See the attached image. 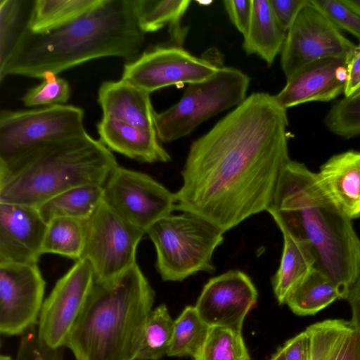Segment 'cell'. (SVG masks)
<instances>
[{"label": "cell", "instance_id": "obj_1", "mask_svg": "<svg viewBox=\"0 0 360 360\" xmlns=\"http://www.w3.org/2000/svg\"><path fill=\"white\" fill-rule=\"evenodd\" d=\"M286 109L264 92L248 96L194 141L175 193L176 210L224 233L267 211L289 161Z\"/></svg>", "mask_w": 360, "mask_h": 360}, {"label": "cell", "instance_id": "obj_2", "mask_svg": "<svg viewBox=\"0 0 360 360\" xmlns=\"http://www.w3.org/2000/svg\"><path fill=\"white\" fill-rule=\"evenodd\" d=\"M145 33L140 29L134 0H103L78 18L51 31L22 32L6 60L0 80L11 75L42 79L103 57L133 61L141 53Z\"/></svg>", "mask_w": 360, "mask_h": 360}, {"label": "cell", "instance_id": "obj_3", "mask_svg": "<svg viewBox=\"0 0 360 360\" xmlns=\"http://www.w3.org/2000/svg\"><path fill=\"white\" fill-rule=\"evenodd\" d=\"M267 212L278 227L305 240L316 267L338 288L342 299L360 276V238L349 219L329 198L316 173L289 160L278 178Z\"/></svg>", "mask_w": 360, "mask_h": 360}, {"label": "cell", "instance_id": "obj_4", "mask_svg": "<svg viewBox=\"0 0 360 360\" xmlns=\"http://www.w3.org/2000/svg\"><path fill=\"white\" fill-rule=\"evenodd\" d=\"M155 297L137 263L95 280L65 347L76 360H136Z\"/></svg>", "mask_w": 360, "mask_h": 360}, {"label": "cell", "instance_id": "obj_5", "mask_svg": "<svg viewBox=\"0 0 360 360\" xmlns=\"http://www.w3.org/2000/svg\"><path fill=\"white\" fill-rule=\"evenodd\" d=\"M117 166L112 151L88 133L45 142L0 160V202L38 207L77 186H104Z\"/></svg>", "mask_w": 360, "mask_h": 360}, {"label": "cell", "instance_id": "obj_6", "mask_svg": "<svg viewBox=\"0 0 360 360\" xmlns=\"http://www.w3.org/2000/svg\"><path fill=\"white\" fill-rule=\"evenodd\" d=\"M156 251L155 267L165 281H181L199 271H214L212 257L224 232L191 212L169 214L146 232Z\"/></svg>", "mask_w": 360, "mask_h": 360}, {"label": "cell", "instance_id": "obj_7", "mask_svg": "<svg viewBox=\"0 0 360 360\" xmlns=\"http://www.w3.org/2000/svg\"><path fill=\"white\" fill-rule=\"evenodd\" d=\"M250 77L233 67H220L212 76L188 84L181 98L173 105L155 114V128L160 142L184 137L210 118L246 98Z\"/></svg>", "mask_w": 360, "mask_h": 360}, {"label": "cell", "instance_id": "obj_8", "mask_svg": "<svg viewBox=\"0 0 360 360\" xmlns=\"http://www.w3.org/2000/svg\"><path fill=\"white\" fill-rule=\"evenodd\" d=\"M84 110L72 105L0 112V160L39 144L83 135Z\"/></svg>", "mask_w": 360, "mask_h": 360}, {"label": "cell", "instance_id": "obj_9", "mask_svg": "<svg viewBox=\"0 0 360 360\" xmlns=\"http://www.w3.org/2000/svg\"><path fill=\"white\" fill-rule=\"evenodd\" d=\"M221 64L217 51L197 57L181 45L158 46L125 63L121 79L150 94L164 87L206 79Z\"/></svg>", "mask_w": 360, "mask_h": 360}, {"label": "cell", "instance_id": "obj_10", "mask_svg": "<svg viewBox=\"0 0 360 360\" xmlns=\"http://www.w3.org/2000/svg\"><path fill=\"white\" fill-rule=\"evenodd\" d=\"M81 259L91 264L95 280L115 277L136 264V250L143 231L129 223L103 201L85 221Z\"/></svg>", "mask_w": 360, "mask_h": 360}, {"label": "cell", "instance_id": "obj_11", "mask_svg": "<svg viewBox=\"0 0 360 360\" xmlns=\"http://www.w3.org/2000/svg\"><path fill=\"white\" fill-rule=\"evenodd\" d=\"M103 201L145 233L176 210L175 193L147 174L117 166L103 186Z\"/></svg>", "mask_w": 360, "mask_h": 360}, {"label": "cell", "instance_id": "obj_12", "mask_svg": "<svg viewBox=\"0 0 360 360\" xmlns=\"http://www.w3.org/2000/svg\"><path fill=\"white\" fill-rule=\"evenodd\" d=\"M355 46L311 0H307L287 31L281 53V68L287 79L314 61L347 57Z\"/></svg>", "mask_w": 360, "mask_h": 360}, {"label": "cell", "instance_id": "obj_13", "mask_svg": "<svg viewBox=\"0 0 360 360\" xmlns=\"http://www.w3.org/2000/svg\"><path fill=\"white\" fill-rule=\"evenodd\" d=\"M95 281L89 262L81 259L56 283L44 300L37 323L39 339L50 347L66 346Z\"/></svg>", "mask_w": 360, "mask_h": 360}, {"label": "cell", "instance_id": "obj_14", "mask_svg": "<svg viewBox=\"0 0 360 360\" xmlns=\"http://www.w3.org/2000/svg\"><path fill=\"white\" fill-rule=\"evenodd\" d=\"M46 282L37 264L0 263V332L22 335L36 326Z\"/></svg>", "mask_w": 360, "mask_h": 360}, {"label": "cell", "instance_id": "obj_15", "mask_svg": "<svg viewBox=\"0 0 360 360\" xmlns=\"http://www.w3.org/2000/svg\"><path fill=\"white\" fill-rule=\"evenodd\" d=\"M257 297V290L250 278L242 271L230 270L208 281L195 307L210 326L241 331Z\"/></svg>", "mask_w": 360, "mask_h": 360}, {"label": "cell", "instance_id": "obj_16", "mask_svg": "<svg viewBox=\"0 0 360 360\" xmlns=\"http://www.w3.org/2000/svg\"><path fill=\"white\" fill-rule=\"evenodd\" d=\"M46 227L37 207L0 202V263L37 264Z\"/></svg>", "mask_w": 360, "mask_h": 360}, {"label": "cell", "instance_id": "obj_17", "mask_svg": "<svg viewBox=\"0 0 360 360\" xmlns=\"http://www.w3.org/2000/svg\"><path fill=\"white\" fill-rule=\"evenodd\" d=\"M347 81L346 57L323 58L304 66L275 96L285 109L313 101H329L343 94Z\"/></svg>", "mask_w": 360, "mask_h": 360}, {"label": "cell", "instance_id": "obj_18", "mask_svg": "<svg viewBox=\"0 0 360 360\" xmlns=\"http://www.w3.org/2000/svg\"><path fill=\"white\" fill-rule=\"evenodd\" d=\"M316 175L323 191L344 214L351 220L360 217V151L333 155Z\"/></svg>", "mask_w": 360, "mask_h": 360}, {"label": "cell", "instance_id": "obj_19", "mask_svg": "<svg viewBox=\"0 0 360 360\" xmlns=\"http://www.w3.org/2000/svg\"><path fill=\"white\" fill-rule=\"evenodd\" d=\"M150 93L121 79L103 82L98 92L103 118L155 131V114Z\"/></svg>", "mask_w": 360, "mask_h": 360}, {"label": "cell", "instance_id": "obj_20", "mask_svg": "<svg viewBox=\"0 0 360 360\" xmlns=\"http://www.w3.org/2000/svg\"><path fill=\"white\" fill-rule=\"evenodd\" d=\"M96 128L99 141L111 151L140 162H167L171 160L155 131L103 117Z\"/></svg>", "mask_w": 360, "mask_h": 360}, {"label": "cell", "instance_id": "obj_21", "mask_svg": "<svg viewBox=\"0 0 360 360\" xmlns=\"http://www.w3.org/2000/svg\"><path fill=\"white\" fill-rule=\"evenodd\" d=\"M283 238L279 267L272 279V287L279 304L285 303L289 295L316 267V257L309 245L283 227Z\"/></svg>", "mask_w": 360, "mask_h": 360}, {"label": "cell", "instance_id": "obj_22", "mask_svg": "<svg viewBox=\"0 0 360 360\" xmlns=\"http://www.w3.org/2000/svg\"><path fill=\"white\" fill-rule=\"evenodd\" d=\"M287 32L274 15L269 0H252V13L248 29L243 36V48L269 65L281 53Z\"/></svg>", "mask_w": 360, "mask_h": 360}, {"label": "cell", "instance_id": "obj_23", "mask_svg": "<svg viewBox=\"0 0 360 360\" xmlns=\"http://www.w3.org/2000/svg\"><path fill=\"white\" fill-rule=\"evenodd\" d=\"M103 198V186L84 185L67 190L37 207L48 223L56 217H69L86 221Z\"/></svg>", "mask_w": 360, "mask_h": 360}, {"label": "cell", "instance_id": "obj_24", "mask_svg": "<svg viewBox=\"0 0 360 360\" xmlns=\"http://www.w3.org/2000/svg\"><path fill=\"white\" fill-rule=\"evenodd\" d=\"M188 0H134L138 25L146 34L169 26L175 44L181 45L186 31L181 20L189 7Z\"/></svg>", "mask_w": 360, "mask_h": 360}, {"label": "cell", "instance_id": "obj_25", "mask_svg": "<svg viewBox=\"0 0 360 360\" xmlns=\"http://www.w3.org/2000/svg\"><path fill=\"white\" fill-rule=\"evenodd\" d=\"M342 299L337 286L319 269L314 267L289 295L285 304L297 316H311Z\"/></svg>", "mask_w": 360, "mask_h": 360}, {"label": "cell", "instance_id": "obj_26", "mask_svg": "<svg viewBox=\"0 0 360 360\" xmlns=\"http://www.w3.org/2000/svg\"><path fill=\"white\" fill-rule=\"evenodd\" d=\"M103 0H36L27 24L34 33H43L63 26L98 6Z\"/></svg>", "mask_w": 360, "mask_h": 360}, {"label": "cell", "instance_id": "obj_27", "mask_svg": "<svg viewBox=\"0 0 360 360\" xmlns=\"http://www.w3.org/2000/svg\"><path fill=\"white\" fill-rule=\"evenodd\" d=\"M351 321L326 319L309 326L308 360H342L349 334L354 328Z\"/></svg>", "mask_w": 360, "mask_h": 360}, {"label": "cell", "instance_id": "obj_28", "mask_svg": "<svg viewBox=\"0 0 360 360\" xmlns=\"http://www.w3.org/2000/svg\"><path fill=\"white\" fill-rule=\"evenodd\" d=\"M85 221L69 217H56L47 223L42 254H57L75 262L81 259L85 243Z\"/></svg>", "mask_w": 360, "mask_h": 360}, {"label": "cell", "instance_id": "obj_29", "mask_svg": "<svg viewBox=\"0 0 360 360\" xmlns=\"http://www.w3.org/2000/svg\"><path fill=\"white\" fill-rule=\"evenodd\" d=\"M195 306L186 307L174 320L168 356L194 358L202 346L209 329Z\"/></svg>", "mask_w": 360, "mask_h": 360}, {"label": "cell", "instance_id": "obj_30", "mask_svg": "<svg viewBox=\"0 0 360 360\" xmlns=\"http://www.w3.org/2000/svg\"><path fill=\"white\" fill-rule=\"evenodd\" d=\"M174 323V320L165 304L153 309L145 325L136 360H159L167 355Z\"/></svg>", "mask_w": 360, "mask_h": 360}, {"label": "cell", "instance_id": "obj_31", "mask_svg": "<svg viewBox=\"0 0 360 360\" xmlns=\"http://www.w3.org/2000/svg\"><path fill=\"white\" fill-rule=\"evenodd\" d=\"M194 360H251L241 331L210 326L207 338Z\"/></svg>", "mask_w": 360, "mask_h": 360}, {"label": "cell", "instance_id": "obj_32", "mask_svg": "<svg viewBox=\"0 0 360 360\" xmlns=\"http://www.w3.org/2000/svg\"><path fill=\"white\" fill-rule=\"evenodd\" d=\"M32 1L0 0V64H2L26 27Z\"/></svg>", "mask_w": 360, "mask_h": 360}, {"label": "cell", "instance_id": "obj_33", "mask_svg": "<svg viewBox=\"0 0 360 360\" xmlns=\"http://www.w3.org/2000/svg\"><path fill=\"white\" fill-rule=\"evenodd\" d=\"M325 123L335 134L349 139L360 135V95L344 97L328 111Z\"/></svg>", "mask_w": 360, "mask_h": 360}, {"label": "cell", "instance_id": "obj_34", "mask_svg": "<svg viewBox=\"0 0 360 360\" xmlns=\"http://www.w3.org/2000/svg\"><path fill=\"white\" fill-rule=\"evenodd\" d=\"M70 94V86L67 80L57 75L48 73L39 84L27 90L22 101L27 107L64 105Z\"/></svg>", "mask_w": 360, "mask_h": 360}, {"label": "cell", "instance_id": "obj_35", "mask_svg": "<svg viewBox=\"0 0 360 360\" xmlns=\"http://www.w3.org/2000/svg\"><path fill=\"white\" fill-rule=\"evenodd\" d=\"M339 29L354 35L360 42V13L342 0H311Z\"/></svg>", "mask_w": 360, "mask_h": 360}, {"label": "cell", "instance_id": "obj_36", "mask_svg": "<svg viewBox=\"0 0 360 360\" xmlns=\"http://www.w3.org/2000/svg\"><path fill=\"white\" fill-rule=\"evenodd\" d=\"M15 360H63V348H52L39 338L37 326L22 335Z\"/></svg>", "mask_w": 360, "mask_h": 360}, {"label": "cell", "instance_id": "obj_37", "mask_svg": "<svg viewBox=\"0 0 360 360\" xmlns=\"http://www.w3.org/2000/svg\"><path fill=\"white\" fill-rule=\"evenodd\" d=\"M223 3L231 21L244 36L251 20L252 0H226Z\"/></svg>", "mask_w": 360, "mask_h": 360}, {"label": "cell", "instance_id": "obj_38", "mask_svg": "<svg viewBox=\"0 0 360 360\" xmlns=\"http://www.w3.org/2000/svg\"><path fill=\"white\" fill-rule=\"evenodd\" d=\"M275 17L287 32L307 0H269Z\"/></svg>", "mask_w": 360, "mask_h": 360}, {"label": "cell", "instance_id": "obj_39", "mask_svg": "<svg viewBox=\"0 0 360 360\" xmlns=\"http://www.w3.org/2000/svg\"><path fill=\"white\" fill-rule=\"evenodd\" d=\"M347 81L344 97L360 95V44L346 57Z\"/></svg>", "mask_w": 360, "mask_h": 360}, {"label": "cell", "instance_id": "obj_40", "mask_svg": "<svg viewBox=\"0 0 360 360\" xmlns=\"http://www.w3.org/2000/svg\"><path fill=\"white\" fill-rule=\"evenodd\" d=\"M285 360H308L309 338L305 330L282 346Z\"/></svg>", "mask_w": 360, "mask_h": 360}, {"label": "cell", "instance_id": "obj_41", "mask_svg": "<svg viewBox=\"0 0 360 360\" xmlns=\"http://www.w3.org/2000/svg\"><path fill=\"white\" fill-rule=\"evenodd\" d=\"M346 300L352 310L351 321L360 335V276L350 288Z\"/></svg>", "mask_w": 360, "mask_h": 360}, {"label": "cell", "instance_id": "obj_42", "mask_svg": "<svg viewBox=\"0 0 360 360\" xmlns=\"http://www.w3.org/2000/svg\"><path fill=\"white\" fill-rule=\"evenodd\" d=\"M342 360H360V335L354 327L348 335Z\"/></svg>", "mask_w": 360, "mask_h": 360}, {"label": "cell", "instance_id": "obj_43", "mask_svg": "<svg viewBox=\"0 0 360 360\" xmlns=\"http://www.w3.org/2000/svg\"><path fill=\"white\" fill-rule=\"evenodd\" d=\"M342 2L352 10L360 13V0H342Z\"/></svg>", "mask_w": 360, "mask_h": 360}, {"label": "cell", "instance_id": "obj_44", "mask_svg": "<svg viewBox=\"0 0 360 360\" xmlns=\"http://www.w3.org/2000/svg\"><path fill=\"white\" fill-rule=\"evenodd\" d=\"M269 360H285L282 347H279Z\"/></svg>", "mask_w": 360, "mask_h": 360}, {"label": "cell", "instance_id": "obj_45", "mask_svg": "<svg viewBox=\"0 0 360 360\" xmlns=\"http://www.w3.org/2000/svg\"><path fill=\"white\" fill-rule=\"evenodd\" d=\"M0 360H13V359L8 355L1 354L0 356Z\"/></svg>", "mask_w": 360, "mask_h": 360}]
</instances>
